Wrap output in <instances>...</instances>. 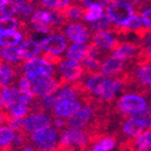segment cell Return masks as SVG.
<instances>
[{
    "mask_svg": "<svg viewBox=\"0 0 151 151\" xmlns=\"http://www.w3.org/2000/svg\"><path fill=\"white\" fill-rule=\"evenodd\" d=\"M150 107L146 97L135 93H126L115 101L113 109L119 116H128L131 114L139 113Z\"/></svg>",
    "mask_w": 151,
    "mask_h": 151,
    "instance_id": "cell-1",
    "label": "cell"
},
{
    "mask_svg": "<svg viewBox=\"0 0 151 151\" xmlns=\"http://www.w3.org/2000/svg\"><path fill=\"white\" fill-rule=\"evenodd\" d=\"M58 133L53 127L38 130L29 135L28 146L36 151H53L58 144Z\"/></svg>",
    "mask_w": 151,
    "mask_h": 151,
    "instance_id": "cell-2",
    "label": "cell"
},
{
    "mask_svg": "<svg viewBox=\"0 0 151 151\" xmlns=\"http://www.w3.org/2000/svg\"><path fill=\"white\" fill-rule=\"evenodd\" d=\"M106 11L115 25H124L132 16L135 15V11L131 1H108Z\"/></svg>",
    "mask_w": 151,
    "mask_h": 151,
    "instance_id": "cell-3",
    "label": "cell"
},
{
    "mask_svg": "<svg viewBox=\"0 0 151 151\" xmlns=\"http://www.w3.org/2000/svg\"><path fill=\"white\" fill-rule=\"evenodd\" d=\"M22 73L29 81L39 76H58L57 71L53 65H51L41 57H35L24 61L22 65Z\"/></svg>",
    "mask_w": 151,
    "mask_h": 151,
    "instance_id": "cell-4",
    "label": "cell"
},
{
    "mask_svg": "<svg viewBox=\"0 0 151 151\" xmlns=\"http://www.w3.org/2000/svg\"><path fill=\"white\" fill-rule=\"evenodd\" d=\"M58 68V78L63 88L70 86L74 81H79L83 75V69L78 61L65 59L57 67Z\"/></svg>",
    "mask_w": 151,
    "mask_h": 151,
    "instance_id": "cell-5",
    "label": "cell"
},
{
    "mask_svg": "<svg viewBox=\"0 0 151 151\" xmlns=\"http://www.w3.org/2000/svg\"><path fill=\"white\" fill-rule=\"evenodd\" d=\"M52 125V119L47 113L43 112H36V113L29 114L22 121V129L21 130L28 135L34 133L41 129L49 128Z\"/></svg>",
    "mask_w": 151,
    "mask_h": 151,
    "instance_id": "cell-6",
    "label": "cell"
},
{
    "mask_svg": "<svg viewBox=\"0 0 151 151\" xmlns=\"http://www.w3.org/2000/svg\"><path fill=\"white\" fill-rule=\"evenodd\" d=\"M143 47L139 41H124L121 40L119 45L112 52V56L122 60L132 61L134 63L136 57L141 52Z\"/></svg>",
    "mask_w": 151,
    "mask_h": 151,
    "instance_id": "cell-7",
    "label": "cell"
},
{
    "mask_svg": "<svg viewBox=\"0 0 151 151\" xmlns=\"http://www.w3.org/2000/svg\"><path fill=\"white\" fill-rule=\"evenodd\" d=\"M63 35L67 36L74 43H85L89 40L92 34L88 25L81 21H77L67 24L63 31Z\"/></svg>",
    "mask_w": 151,
    "mask_h": 151,
    "instance_id": "cell-8",
    "label": "cell"
},
{
    "mask_svg": "<svg viewBox=\"0 0 151 151\" xmlns=\"http://www.w3.org/2000/svg\"><path fill=\"white\" fill-rule=\"evenodd\" d=\"M119 41L121 40H119L112 33L108 31H98L91 35L90 42L95 45L96 48L112 54L114 49L119 45Z\"/></svg>",
    "mask_w": 151,
    "mask_h": 151,
    "instance_id": "cell-9",
    "label": "cell"
},
{
    "mask_svg": "<svg viewBox=\"0 0 151 151\" xmlns=\"http://www.w3.org/2000/svg\"><path fill=\"white\" fill-rule=\"evenodd\" d=\"M39 45L41 50H43L45 53L58 55L68 48V40L63 35H51L41 39Z\"/></svg>",
    "mask_w": 151,
    "mask_h": 151,
    "instance_id": "cell-10",
    "label": "cell"
},
{
    "mask_svg": "<svg viewBox=\"0 0 151 151\" xmlns=\"http://www.w3.org/2000/svg\"><path fill=\"white\" fill-rule=\"evenodd\" d=\"M133 65L132 61L122 60L115 57H109L108 59L104 61L101 65V72L105 76H111V77H115L119 74L123 73L124 71Z\"/></svg>",
    "mask_w": 151,
    "mask_h": 151,
    "instance_id": "cell-11",
    "label": "cell"
},
{
    "mask_svg": "<svg viewBox=\"0 0 151 151\" xmlns=\"http://www.w3.org/2000/svg\"><path fill=\"white\" fill-rule=\"evenodd\" d=\"M20 91L16 86L0 88V109L6 113L16 104L20 103Z\"/></svg>",
    "mask_w": 151,
    "mask_h": 151,
    "instance_id": "cell-12",
    "label": "cell"
},
{
    "mask_svg": "<svg viewBox=\"0 0 151 151\" xmlns=\"http://www.w3.org/2000/svg\"><path fill=\"white\" fill-rule=\"evenodd\" d=\"M21 69H18L13 65L5 63L3 61L0 63V88L14 87L15 83H18L21 77Z\"/></svg>",
    "mask_w": 151,
    "mask_h": 151,
    "instance_id": "cell-13",
    "label": "cell"
},
{
    "mask_svg": "<svg viewBox=\"0 0 151 151\" xmlns=\"http://www.w3.org/2000/svg\"><path fill=\"white\" fill-rule=\"evenodd\" d=\"M86 10L87 8L81 3V1H71L70 4L63 11L59 12V14L68 23L77 22V21L83 20Z\"/></svg>",
    "mask_w": 151,
    "mask_h": 151,
    "instance_id": "cell-14",
    "label": "cell"
},
{
    "mask_svg": "<svg viewBox=\"0 0 151 151\" xmlns=\"http://www.w3.org/2000/svg\"><path fill=\"white\" fill-rule=\"evenodd\" d=\"M81 105L79 101H58L54 106L52 110V115L54 117H60V119H70L71 116L75 114L79 109Z\"/></svg>",
    "mask_w": 151,
    "mask_h": 151,
    "instance_id": "cell-15",
    "label": "cell"
},
{
    "mask_svg": "<svg viewBox=\"0 0 151 151\" xmlns=\"http://www.w3.org/2000/svg\"><path fill=\"white\" fill-rule=\"evenodd\" d=\"M27 39H31L21 31L0 33V48H11L20 45Z\"/></svg>",
    "mask_w": 151,
    "mask_h": 151,
    "instance_id": "cell-16",
    "label": "cell"
},
{
    "mask_svg": "<svg viewBox=\"0 0 151 151\" xmlns=\"http://www.w3.org/2000/svg\"><path fill=\"white\" fill-rule=\"evenodd\" d=\"M18 50H19V55L23 61L30 60V59L37 57L42 51L40 48V45L36 40H33L32 38L23 41L18 47Z\"/></svg>",
    "mask_w": 151,
    "mask_h": 151,
    "instance_id": "cell-17",
    "label": "cell"
},
{
    "mask_svg": "<svg viewBox=\"0 0 151 151\" xmlns=\"http://www.w3.org/2000/svg\"><path fill=\"white\" fill-rule=\"evenodd\" d=\"M0 58L1 61L15 67V68L22 70V65L24 61L21 59L19 55L18 47H11V48H0Z\"/></svg>",
    "mask_w": 151,
    "mask_h": 151,
    "instance_id": "cell-18",
    "label": "cell"
},
{
    "mask_svg": "<svg viewBox=\"0 0 151 151\" xmlns=\"http://www.w3.org/2000/svg\"><path fill=\"white\" fill-rule=\"evenodd\" d=\"M117 143V137L113 133L101 134L94 141L90 151H111Z\"/></svg>",
    "mask_w": 151,
    "mask_h": 151,
    "instance_id": "cell-19",
    "label": "cell"
},
{
    "mask_svg": "<svg viewBox=\"0 0 151 151\" xmlns=\"http://www.w3.org/2000/svg\"><path fill=\"white\" fill-rule=\"evenodd\" d=\"M16 132L9 126L0 127V151H12Z\"/></svg>",
    "mask_w": 151,
    "mask_h": 151,
    "instance_id": "cell-20",
    "label": "cell"
},
{
    "mask_svg": "<svg viewBox=\"0 0 151 151\" xmlns=\"http://www.w3.org/2000/svg\"><path fill=\"white\" fill-rule=\"evenodd\" d=\"M37 2H33V1H20V6H19V10H18V19L23 22H27V19L31 18L32 15L36 11L38 10Z\"/></svg>",
    "mask_w": 151,
    "mask_h": 151,
    "instance_id": "cell-21",
    "label": "cell"
},
{
    "mask_svg": "<svg viewBox=\"0 0 151 151\" xmlns=\"http://www.w3.org/2000/svg\"><path fill=\"white\" fill-rule=\"evenodd\" d=\"M87 55V45L83 43H73L67 50L68 59L75 61H81Z\"/></svg>",
    "mask_w": 151,
    "mask_h": 151,
    "instance_id": "cell-22",
    "label": "cell"
},
{
    "mask_svg": "<svg viewBox=\"0 0 151 151\" xmlns=\"http://www.w3.org/2000/svg\"><path fill=\"white\" fill-rule=\"evenodd\" d=\"M21 23L18 18L15 17H1L0 16V33L12 32L20 30Z\"/></svg>",
    "mask_w": 151,
    "mask_h": 151,
    "instance_id": "cell-23",
    "label": "cell"
},
{
    "mask_svg": "<svg viewBox=\"0 0 151 151\" xmlns=\"http://www.w3.org/2000/svg\"><path fill=\"white\" fill-rule=\"evenodd\" d=\"M113 25V22L111 18L108 16V14H104L98 20L93 21L88 25L91 32H98V31H109Z\"/></svg>",
    "mask_w": 151,
    "mask_h": 151,
    "instance_id": "cell-24",
    "label": "cell"
},
{
    "mask_svg": "<svg viewBox=\"0 0 151 151\" xmlns=\"http://www.w3.org/2000/svg\"><path fill=\"white\" fill-rule=\"evenodd\" d=\"M21 0H9L3 6L0 8V16L1 17H13L17 15Z\"/></svg>",
    "mask_w": 151,
    "mask_h": 151,
    "instance_id": "cell-25",
    "label": "cell"
},
{
    "mask_svg": "<svg viewBox=\"0 0 151 151\" xmlns=\"http://www.w3.org/2000/svg\"><path fill=\"white\" fill-rule=\"evenodd\" d=\"M30 113H31L30 106H28V105H25V104H22V103H18L5 114L8 116H12V117H16V119H23L25 116H28Z\"/></svg>",
    "mask_w": 151,
    "mask_h": 151,
    "instance_id": "cell-26",
    "label": "cell"
},
{
    "mask_svg": "<svg viewBox=\"0 0 151 151\" xmlns=\"http://www.w3.org/2000/svg\"><path fill=\"white\" fill-rule=\"evenodd\" d=\"M71 1L68 0H43V1H39L38 4L42 5V8L45 9H50L52 11H55V12H61V11L65 10L69 4H70Z\"/></svg>",
    "mask_w": 151,
    "mask_h": 151,
    "instance_id": "cell-27",
    "label": "cell"
},
{
    "mask_svg": "<svg viewBox=\"0 0 151 151\" xmlns=\"http://www.w3.org/2000/svg\"><path fill=\"white\" fill-rule=\"evenodd\" d=\"M128 117H132V119L142 123L145 127L151 128V107H147L145 110L141 111L139 113L128 115Z\"/></svg>",
    "mask_w": 151,
    "mask_h": 151,
    "instance_id": "cell-28",
    "label": "cell"
},
{
    "mask_svg": "<svg viewBox=\"0 0 151 151\" xmlns=\"http://www.w3.org/2000/svg\"><path fill=\"white\" fill-rule=\"evenodd\" d=\"M18 89L20 91V93L27 94V95H30L34 98H37L35 92H34V88H33V85L28 78L25 76H21L18 81Z\"/></svg>",
    "mask_w": 151,
    "mask_h": 151,
    "instance_id": "cell-29",
    "label": "cell"
},
{
    "mask_svg": "<svg viewBox=\"0 0 151 151\" xmlns=\"http://www.w3.org/2000/svg\"><path fill=\"white\" fill-rule=\"evenodd\" d=\"M149 142H151V128L147 131H144L141 135H139L135 139H131V144H132L133 148L135 149V151L139 147L143 146Z\"/></svg>",
    "mask_w": 151,
    "mask_h": 151,
    "instance_id": "cell-30",
    "label": "cell"
},
{
    "mask_svg": "<svg viewBox=\"0 0 151 151\" xmlns=\"http://www.w3.org/2000/svg\"><path fill=\"white\" fill-rule=\"evenodd\" d=\"M41 58L45 59L47 63H50L51 65H53V67H58L61 63V61L63 60V57H60V56L58 55H54V54H51V53H45V52L41 55Z\"/></svg>",
    "mask_w": 151,
    "mask_h": 151,
    "instance_id": "cell-31",
    "label": "cell"
},
{
    "mask_svg": "<svg viewBox=\"0 0 151 151\" xmlns=\"http://www.w3.org/2000/svg\"><path fill=\"white\" fill-rule=\"evenodd\" d=\"M136 151H151V142H149V143L145 144L143 146L139 147V148L136 149Z\"/></svg>",
    "mask_w": 151,
    "mask_h": 151,
    "instance_id": "cell-32",
    "label": "cell"
},
{
    "mask_svg": "<svg viewBox=\"0 0 151 151\" xmlns=\"http://www.w3.org/2000/svg\"><path fill=\"white\" fill-rule=\"evenodd\" d=\"M5 122V113L0 109V127L2 126Z\"/></svg>",
    "mask_w": 151,
    "mask_h": 151,
    "instance_id": "cell-33",
    "label": "cell"
},
{
    "mask_svg": "<svg viewBox=\"0 0 151 151\" xmlns=\"http://www.w3.org/2000/svg\"><path fill=\"white\" fill-rule=\"evenodd\" d=\"M146 50H147V53H148L149 57H150V59H151V45H149V47H147Z\"/></svg>",
    "mask_w": 151,
    "mask_h": 151,
    "instance_id": "cell-34",
    "label": "cell"
},
{
    "mask_svg": "<svg viewBox=\"0 0 151 151\" xmlns=\"http://www.w3.org/2000/svg\"><path fill=\"white\" fill-rule=\"evenodd\" d=\"M22 151H34V150H33V149L31 148V147L27 146V147H24V148H23V150H22Z\"/></svg>",
    "mask_w": 151,
    "mask_h": 151,
    "instance_id": "cell-35",
    "label": "cell"
},
{
    "mask_svg": "<svg viewBox=\"0 0 151 151\" xmlns=\"http://www.w3.org/2000/svg\"><path fill=\"white\" fill-rule=\"evenodd\" d=\"M148 90H149V92H150V93H151V85L148 87Z\"/></svg>",
    "mask_w": 151,
    "mask_h": 151,
    "instance_id": "cell-36",
    "label": "cell"
}]
</instances>
